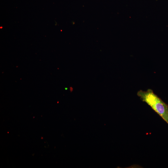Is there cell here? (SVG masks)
Segmentation results:
<instances>
[{
  "label": "cell",
  "instance_id": "6da1fadb",
  "mask_svg": "<svg viewBox=\"0 0 168 168\" xmlns=\"http://www.w3.org/2000/svg\"><path fill=\"white\" fill-rule=\"evenodd\" d=\"M137 95L168 124V105L150 89L146 91L140 90L138 92Z\"/></svg>",
  "mask_w": 168,
  "mask_h": 168
}]
</instances>
